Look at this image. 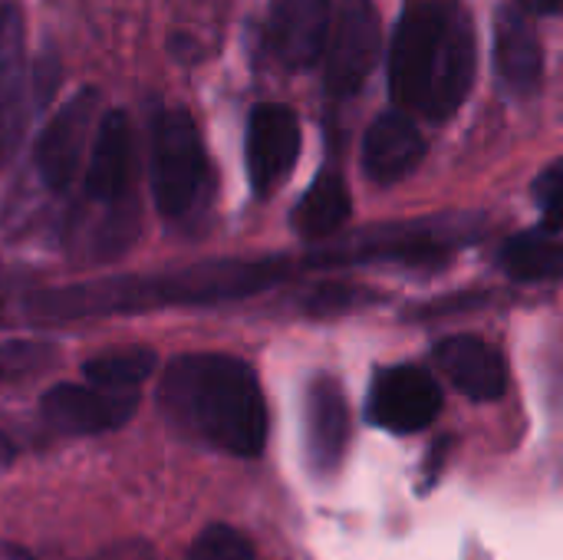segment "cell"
I'll return each mask as SVG.
<instances>
[{
  "label": "cell",
  "mask_w": 563,
  "mask_h": 560,
  "mask_svg": "<svg viewBox=\"0 0 563 560\" xmlns=\"http://www.w3.org/2000/svg\"><path fill=\"white\" fill-rule=\"evenodd\" d=\"M439 413H442V393L426 370L389 366L376 373L366 403V416L373 426L396 436H412L432 426Z\"/></svg>",
  "instance_id": "9c48e42d"
},
{
  "label": "cell",
  "mask_w": 563,
  "mask_h": 560,
  "mask_svg": "<svg viewBox=\"0 0 563 560\" xmlns=\"http://www.w3.org/2000/svg\"><path fill=\"white\" fill-rule=\"evenodd\" d=\"M426 139L409 112H383L363 135V172L376 185H396L419 168Z\"/></svg>",
  "instance_id": "9a60e30c"
},
{
  "label": "cell",
  "mask_w": 563,
  "mask_h": 560,
  "mask_svg": "<svg viewBox=\"0 0 563 560\" xmlns=\"http://www.w3.org/2000/svg\"><path fill=\"white\" fill-rule=\"evenodd\" d=\"M96 112H99V89L86 86L73 99H66L43 125L33 149V165L49 191H66L76 182Z\"/></svg>",
  "instance_id": "ba28073f"
},
{
  "label": "cell",
  "mask_w": 563,
  "mask_h": 560,
  "mask_svg": "<svg viewBox=\"0 0 563 560\" xmlns=\"http://www.w3.org/2000/svg\"><path fill=\"white\" fill-rule=\"evenodd\" d=\"M303 439L307 459L317 475L336 472L350 446V406L340 383L327 373L313 376L303 403Z\"/></svg>",
  "instance_id": "4fadbf2b"
},
{
  "label": "cell",
  "mask_w": 563,
  "mask_h": 560,
  "mask_svg": "<svg viewBox=\"0 0 563 560\" xmlns=\"http://www.w3.org/2000/svg\"><path fill=\"white\" fill-rule=\"evenodd\" d=\"M56 83H59V66H56V59H49V53H46V56L36 63V69H33V96H36L40 106L56 92Z\"/></svg>",
  "instance_id": "484cf974"
},
{
  "label": "cell",
  "mask_w": 563,
  "mask_h": 560,
  "mask_svg": "<svg viewBox=\"0 0 563 560\" xmlns=\"http://www.w3.org/2000/svg\"><path fill=\"white\" fill-rule=\"evenodd\" d=\"M162 413L185 436L238 459L267 446V403L254 370L221 353H188L168 363L158 386Z\"/></svg>",
  "instance_id": "7a4b0ae2"
},
{
  "label": "cell",
  "mask_w": 563,
  "mask_h": 560,
  "mask_svg": "<svg viewBox=\"0 0 563 560\" xmlns=\"http://www.w3.org/2000/svg\"><path fill=\"white\" fill-rule=\"evenodd\" d=\"M383 53V26L373 0H343L327 43V92L333 99L356 96L373 76Z\"/></svg>",
  "instance_id": "8992f818"
},
{
  "label": "cell",
  "mask_w": 563,
  "mask_h": 560,
  "mask_svg": "<svg viewBox=\"0 0 563 560\" xmlns=\"http://www.w3.org/2000/svg\"><path fill=\"white\" fill-rule=\"evenodd\" d=\"M538 201L544 211V231H563V172H548L538 182Z\"/></svg>",
  "instance_id": "cb8c5ba5"
},
{
  "label": "cell",
  "mask_w": 563,
  "mask_h": 560,
  "mask_svg": "<svg viewBox=\"0 0 563 560\" xmlns=\"http://www.w3.org/2000/svg\"><path fill=\"white\" fill-rule=\"evenodd\" d=\"M330 0H280L271 20V46L290 69H310L330 43Z\"/></svg>",
  "instance_id": "e0dca14e"
},
{
  "label": "cell",
  "mask_w": 563,
  "mask_h": 560,
  "mask_svg": "<svg viewBox=\"0 0 563 560\" xmlns=\"http://www.w3.org/2000/svg\"><path fill=\"white\" fill-rule=\"evenodd\" d=\"M155 370H158V356L148 347L102 353L82 366V373L92 386H102L112 393H135V386H142Z\"/></svg>",
  "instance_id": "44dd1931"
},
{
  "label": "cell",
  "mask_w": 563,
  "mask_h": 560,
  "mask_svg": "<svg viewBox=\"0 0 563 560\" xmlns=\"http://www.w3.org/2000/svg\"><path fill=\"white\" fill-rule=\"evenodd\" d=\"M185 560H254V548L241 531L228 525H211L195 538Z\"/></svg>",
  "instance_id": "7402d4cb"
},
{
  "label": "cell",
  "mask_w": 563,
  "mask_h": 560,
  "mask_svg": "<svg viewBox=\"0 0 563 560\" xmlns=\"http://www.w3.org/2000/svg\"><path fill=\"white\" fill-rule=\"evenodd\" d=\"M135 145H132V125L122 109H112L99 119L92 152L86 162L82 191L86 201L96 205L102 215L135 211Z\"/></svg>",
  "instance_id": "52a82bcc"
},
{
  "label": "cell",
  "mask_w": 563,
  "mask_h": 560,
  "mask_svg": "<svg viewBox=\"0 0 563 560\" xmlns=\"http://www.w3.org/2000/svg\"><path fill=\"white\" fill-rule=\"evenodd\" d=\"M208 191V155L195 119L185 109H162L152 119V195L168 221H188Z\"/></svg>",
  "instance_id": "3957f363"
},
{
  "label": "cell",
  "mask_w": 563,
  "mask_h": 560,
  "mask_svg": "<svg viewBox=\"0 0 563 560\" xmlns=\"http://www.w3.org/2000/svg\"><path fill=\"white\" fill-rule=\"evenodd\" d=\"M353 201L350 188L336 172L317 175V182L303 191V198L294 208V231L307 241L333 238L350 221Z\"/></svg>",
  "instance_id": "d6986e66"
},
{
  "label": "cell",
  "mask_w": 563,
  "mask_h": 560,
  "mask_svg": "<svg viewBox=\"0 0 563 560\" xmlns=\"http://www.w3.org/2000/svg\"><path fill=\"white\" fill-rule=\"evenodd\" d=\"M435 363L449 383L475 403L501 399L508 389L505 356L482 337H449L435 347Z\"/></svg>",
  "instance_id": "2e32d148"
},
{
  "label": "cell",
  "mask_w": 563,
  "mask_h": 560,
  "mask_svg": "<svg viewBox=\"0 0 563 560\" xmlns=\"http://www.w3.org/2000/svg\"><path fill=\"white\" fill-rule=\"evenodd\" d=\"M300 155V119L290 106L261 102L251 109L244 158L251 188L267 198L297 165Z\"/></svg>",
  "instance_id": "30bf717a"
},
{
  "label": "cell",
  "mask_w": 563,
  "mask_h": 560,
  "mask_svg": "<svg viewBox=\"0 0 563 560\" xmlns=\"http://www.w3.org/2000/svg\"><path fill=\"white\" fill-rule=\"evenodd\" d=\"M459 244H468L465 221H412V224H393L376 228L360 238H353L343 248H327L307 257V264H353V261H402V264H439L445 261Z\"/></svg>",
  "instance_id": "5b68a950"
},
{
  "label": "cell",
  "mask_w": 563,
  "mask_h": 560,
  "mask_svg": "<svg viewBox=\"0 0 563 560\" xmlns=\"http://www.w3.org/2000/svg\"><path fill=\"white\" fill-rule=\"evenodd\" d=\"M294 274L284 257H257V261H208L162 274H115L96 277L56 290H40L23 300V317L40 323L63 320H92L112 314H145L168 307H208L224 300H244L284 284Z\"/></svg>",
  "instance_id": "6da1fadb"
},
{
  "label": "cell",
  "mask_w": 563,
  "mask_h": 560,
  "mask_svg": "<svg viewBox=\"0 0 563 560\" xmlns=\"http://www.w3.org/2000/svg\"><path fill=\"white\" fill-rule=\"evenodd\" d=\"M56 360V350L46 343H30V340H13V343H0V380L20 376V373H33L43 370Z\"/></svg>",
  "instance_id": "603a6c76"
},
{
  "label": "cell",
  "mask_w": 563,
  "mask_h": 560,
  "mask_svg": "<svg viewBox=\"0 0 563 560\" xmlns=\"http://www.w3.org/2000/svg\"><path fill=\"white\" fill-rule=\"evenodd\" d=\"M26 116V26L13 0L0 3V139L10 149Z\"/></svg>",
  "instance_id": "ac0fdd59"
},
{
  "label": "cell",
  "mask_w": 563,
  "mask_h": 560,
  "mask_svg": "<svg viewBox=\"0 0 563 560\" xmlns=\"http://www.w3.org/2000/svg\"><path fill=\"white\" fill-rule=\"evenodd\" d=\"M455 0H409L389 46V92L402 112H422L429 73Z\"/></svg>",
  "instance_id": "277c9868"
},
{
  "label": "cell",
  "mask_w": 563,
  "mask_h": 560,
  "mask_svg": "<svg viewBox=\"0 0 563 560\" xmlns=\"http://www.w3.org/2000/svg\"><path fill=\"white\" fill-rule=\"evenodd\" d=\"M13 452H16V449H13V442H10V439H7V436L0 432V469H3V465H10Z\"/></svg>",
  "instance_id": "83f0119b"
},
{
  "label": "cell",
  "mask_w": 563,
  "mask_h": 560,
  "mask_svg": "<svg viewBox=\"0 0 563 560\" xmlns=\"http://www.w3.org/2000/svg\"><path fill=\"white\" fill-rule=\"evenodd\" d=\"M356 294H360V290H353V287L327 284V287L313 290V297H310V310H313V314H336V310H346V307H353V304H356Z\"/></svg>",
  "instance_id": "d4e9b609"
},
{
  "label": "cell",
  "mask_w": 563,
  "mask_h": 560,
  "mask_svg": "<svg viewBox=\"0 0 563 560\" xmlns=\"http://www.w3.org/2000/svg\"><path fill=\"white\" fill-rule=\"evenodd\" d=\"M472 83H475V26L472 17L462 7H455L432 59L422 116L435 122L449 119L468 99Z\"/></svg>",
  "instance_id": "7c38bea8"
},
{
  "label": "cell",
  "mask_w": 563,
  "mask_h": 560,
  "mask_svg": "<svg viewBox=\"0 0 563 560\" xmlns=\"http://www.w3.org/2000/svg\"><path fill=\"white\" fill-rule=\"evenodd\" d=\"M139 406L135 393H112L102 386H76L59 383L43 393L40 413L43 419L66 436H99L125 426Z\"/></svg>",
  "instance_id": "8fae6325"
},
{
  "label": "cell",
  "mask_w": 563,
  "mask_h": 560,
  "mask_svg": "<svg viewBox=\"0 0 563 560\" xmlns=\"http://www.w3.org/2000/svg\"><path fill=\"white\" fill-rule=\"evenodd\" d=\"M518 3L534 10V13H554V10H561L563 0H518Z\"/></svg>",
  "instance_id": "4316f807"
},
{
  "label": "cell",
  "mask_w": 563,
  "mask_h": 560,
  "mask_svg": "<svg viewBox=\"0 0 563 560\" xmlns=\"http://www.w3.org/2000/svg\"><path fill=\"white\" fill-rule=\"evenodd\" d=\"M495 69L505 92L528 99L538 92L544 76V50L534 23L518 3H501L495 10Z\"/></svg>",
  "instance_id": "5bb4252c"
},
{
  "label": "cell",
  "mask_w": 563,
  "mask_h": 560,
  "mask_svg": "<svg viewBox=\"0 0 563 560\" xmlns=\"http://www.w3.org/2000/svg\"><path fill=\"white\" fill-rule=\"evenodd\" d=\"M501 267L515 281H561L563 277V238L554 231H525L501 248Z\"/></svg>",
  "instance_id": "ffe728a7"
}]
</instances>
